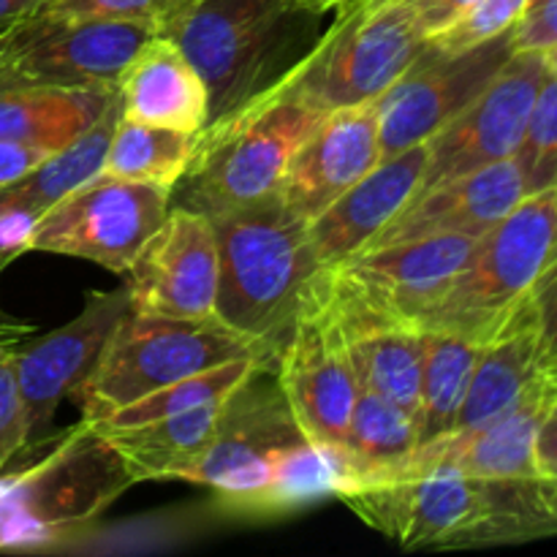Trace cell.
Listing matches in <instances>:
<instances>
[{"label":"cell","instance_id":"obj_1","mask_svg":"<svg viewBox=\"0 0 557 557\" xmlns=\"http://www.w3.org/2000/svg\"><path fill=\"white\" fill-rule=\"evenodd\" d=\"M210 221L221 261L215 319L250 337L275 364L305 286L324 270L310 245L308 221L277 194L218 212Z\"/></svg>","mask_w":557,"mask_h":557},{"label":"cell","instance_id":"obj_2","mask_svg":"<svg viewBox=\"0 0 557 557\" xmlns=\"http://www.w3.org/2000/svg\"><path fill=\"white\" fill-rule=\"evenodd\" d=\"M47 446L33 466L0 476V549L5 553L60 547L136 484L90 419L54 433Z\"/></svg>","mask_w":557,"mask_h":557},{"label":"cell","instance_id":"obj_3","mask_svg":"<svg viewBox=\"0 0 557 557\" xmlns=\"http://www.w3.org/2000/svg\"><path fill=\"white\" fill-rule=\"evenodd\" d=\"M321 114L272 82L199 131L194 158L172 188V205L212 218L277 194L294 152Z\"/></svg>","mask_w":557,"mask_h":557},{"label":"cell","instance_id":"obj_4","mask_svg":"<svg viewBox=\"0 0 557 557\" xmlns=\"http://www.w3.org/2000/svg\"><path fill=\"white\" fill-rule=\"evenodd\" d=\"M319 20L299 0H196L163 30L210 90V123L281 79L299 33Z\"/></svg>","mask_w":557,"mask_h":557},{"label":"cell","instance_id":"obj_5","mask_svg":"<svg viewBox=\"0 0 557 557\" xmlns=\"http://www.w3.org/2000/svg\"><path fill=\"white\" fill-rule=\"evenodd\" d=\"M557 253V185L525 196L476 239L471 259L417 330L451 332L490 343L536 286Z\"/></svg>","mask_w":557,"mask_h":557},{"label":"cell","instance_id":"obj_6","mask_svg":"<svg viewBox=\"0 0 557 557\" xmlns=\"http://www.w3.org/2000/svg\"><path fill=\"white\" fill-rule=\"evenodd\" d=\"M245 357L261 359L275 370L272 359L250 337L223 321L161 319L128 310L71 400L82 419L98 422L161 386Z\"/></svg>","mask_w":557,"mask_h":557},{"label":"cell","instance_id":"obj_7","mask_svg":"<svg viewBox=\"0 0 557 557\" xmlns=\"http://www.w3.org/2000/svg\"><path fill=\"white\" fill-rule=\"evenodd\" d=\"M335 498L403 549L471 547L509 539L490 490L446 462L411 460L400 471L351 479Z\"/></svg>","mask_w":557,"mask_h":557},{"label":"cell","instance_id":"obj_8","mask_svg":"<svg viewBox=\"0 0 557 557\" xmlns=\"http://www.w3.org/2000/svg\"><path fill=\"white\" fill-rule=\"evenodd\" d=\"M428 38L406 0H359L277 79L283 90L330 112L370 103L413 63Z\"/></svg>","mask_w":557,"mask_h":557},{"label":"cell","instance_id":"obj_9","mask_svg":"<svg viewBox=\"0 0 557 557\" xmlns=\"http://www.w3.org/2000/svg\"><path fill=\"white\" fill-rule=\"evenodd\" d=\"M250 375L226 403L210 446L180 479L212 490L221 504L250 515L281 511V487L286 468L302 451L299 430L281 386L261 384Z\"/></svg>","mask_w":557,"mask_h":557},{"label":"cell","instance_id":"obj_10","mask_svg":"<svg viewBox=\"0 0 557 557\" xmlns=\"http://www.w3.org/2000/svg\"><path fill=\"white\" fill-rule=\"evenodd\" d=\"M156 33L145 22L30 11L0 30V92L20 87H117L128 60Z\"/></svg>","mask_w":557,"mask_h":557},{"label":"cell","instance_id":"obj_11","mask_svg":"<svg viewBox=\"0 0 557 557\" xmlns=\"http://www.w3.org/2000/svg\"><path fill=\"white\" fill-rule=\"evenodd\" d=\"M169 188L101 172L38 218L30 253L71 256L92 261L114 275H125L141 245L169 215Z\"/></svg>","mask_w":557,"mask_h":557},{"label":"cell","instance_id":"obj_12","mask_svg":"<svg viewBox=\"0 0 557 557\" xmlns=\"http://www.w3.org/2000/svg\"><path fill=\"white\" fill-rule=\"evenodd\" d=\"M272 373L305 438L343 451L359 381L337 330L324 270L305 286Z\"/></svg>","mask_w":557,"mask_h":557},{"label":"cell","instance_id":"obj_13","mask_svg":"<svg viewBox=\"0 0 557 557\" xmlns=\"http://www.w3.org/2000/svg\"><path fill=\"white\" fill-rule=\"evenodd\" d=\"M511 54V30L462 52L424 44L395 85L375 98L381 161L424 145L493 82Z\"/></svg>","mask_w":557,"mask_h":557},{"label":"cell","instance_id":"obj_14","mask_svg":"<svg viewBox=\"0 0 557 557\" xmlns=\"http://www.w3.org/2000/svg\"><path fill=\"white\" fill-rule=\"evenodd\" d=\"M544 71H547L544 54H511L493 82L424 141L428 169L419 190L515 158L525 136Z\"/></svg>","mask_w":557,"mask_h":557},{"label":"cell","instance_id":"obj_15","mask_svg":"<svg viewBox=\"0 0 557 557\" xmlns=\"http://www.w3.org/2000/svg\"><path fill=\"white\" fill-rule=\"evenodd\" d=\"M131 310L128 288L90 292L85 308L60 330L14 346L16 384L27 424V457L54 438V413L90 375L103 346Z\"/></svg>","mask_w":557,"mask_h":557},{"label":"cell","instance_id":"obj_16","mask_svg":"<svg viewBox=\"0 0 557 557\" xmlns=\"http://www.w3.org/2000/svg\"><path fill=\"white\" fill-rule=\"evenodd\" d=\"M131 313L161 319H215L218 237L210 215L169 207V215L128 267Z\"/></svg>","mask_w":557,"mask_h":557},{"label":"cell","instance_id":"obj_17","mask_svg":"<svg viewBox=\"0 0 557 557\" xmlns=\"http://www.w3.org/2000/svg\"><path fill=\"white\" fill-rule=\"evenodd\" d=\"M476 239L446 234L362 248L330 270L364 302L417 326L468 264Z\"/></svg>","mask_w":557,"mask_h":557},{"label":"cell","instance_id":"obj_18","mask_svg":"<svg viewBox=\"0 0 557 557\" xmlns=\"http://www.w3.org/2000/svg\"><path fill=\"white\" fill-rule=\"evenodd\" d=\"M379 163L381 141L375 101L330 109L294 152L277 196L299 218L313 221Z\"/></svg>","mask_w":557,"mask_h":557},{"label":"cell","instance_id":"obj_19","mask_svg":"<svg viewBox=\"0 0 557 557\" xmlns=\"http://www.w3.org/2000/svg\"><path fill=\"white\" fill-rule=\"evenodd\" d=\"M528 196L520 163L515 158L484 166L479 172L446 180L419 190L395 221L386 223L364 248L406 243L422 237H482L504 221Z\"/></svg>","mask_w":557,"mask_h":557},{"label":"cell","instance_id":"obj_20","mask_svg":"<svg viewBox=\"0 0 557 557\" xmlns=\"http://www.w3.org/2000/svg\"><path fill=\"white\" fill-rule=\"evenodd\" d=\"M326 292L359 389L375 392L417 417L422 330L364 302L324 267Z\"/></svg>","mask_w":557,"mask_h":557},{"label":"cell","instance_id":"obj_21","mask_svg":"<svg viewBox=\"0 0 557 557\" xmlns=\"http://www.w3.org/2000/svg\"><path fill=\"white\" fill-rule=\"evenodd\" d=\"M428 169V145L384 158L359 183L308 221L310 245L321 267L341 264L359 253L397 212L419 194Z\"/></svg>","mask_w":557,"mask_h":557},{"label":"cell","instance_id":"obj_22","mask_svg":"<svg viewBox=\"0 0 557 557\" xmlns=\"http://www.w3.org/2000/svg\"><path fill=\"white\" fill-rule=\"evenodd\" d=\"M120 117L199 134L210 123V90L163 33L147 38L117 79Z\"/></svg>","mask_w":557,"mask_h":557},{"label":"cell","instance_id":"obj_23","mask_svg":"<svg viewBox=\"0 0 557 557\" xmlns=\"http://www.w3.org/2000/svg\"><path fill=\"white\" fill-rule=\"evenodd\" d=\"M542 370L536 321H533L528 302H522L515 315L506 321L504 330L493 341L484 343L471 384H468L466 400H462L449 435L471 433L509 411L525 395L528 386L542 375Z\"/></svg>","mask_w":557,"mask_h":557},{"label":"cell","instance_id":"obj_24","mask_svg":"<svg viewBox=\"0 0 557 557\" xmlns=\"http://www.w3.org/2000/svg\"><path fill=\"white\" fill-rule=\"evenodd\" d=\"M226 403L228 400L210 403L196 411L134 424V428L92 424L107 435L136 484L156 482V479H180L185 468L194 466L201 451L210 446L223 411H226Z\"/></svg>","mask_w":557,"mask_h":557},{"label":"cell","instance_id":"obj_25","mask_svg":"<svg viewBox=\"0 0 557 557\" xmlns=\"http://www.w3.org/2000/svg\"><path fill=\"white\" fill-rule=\"evenodd\" d=\"M117 98V87H20L0 92V139L63 150Z\"/></svg>","mask_w":557,"mask_h":557},{"label":"cell","instance_id":"obj_26","mask_svg":"<svg viewBox=\"0 0 557 557\" xmlns=\"http://www.w3.org/2000/svg\"><path fill=\"white\" fill-rule=\"evenodd\" d=\"M484 343L451 332L422 330V375H419V449L451 433L471 384ZM417 449V451H419Z\"/></svg>","mask_w":557,"mask_h":557},{"label":"cell","instance_id":"obj_27","mask_svg":"<svg viewBox=\"0 0 557 557\" xmlns=\"http://www.w3.org/2000/svg\"><path fill=\"white\" fill-rule=\"evenodd\" d=\"M417 449V417L375 392L359 389L343 444V457L351 468V479L400 471L413 460Z\"/></svg>","mask_w":557,"mask_h":557},{"label":"cell","instance_id":"obj_28","mask_svg":"<svg viewBox=\"0 0 557 557\" xmlns=\"http://www.w3.org/2000/svg\"><path fill=\"white\" fill-rule=\"evenodd\" d=\"M196 141H199V134H190V131L117 117L101 172L109 177L161 185L172 190L194 158Z\"/></svg>","mask_w":557,"mask_h":557},{"label":"cell","instance_id":"obj_29","mask_svg":"<svg viewBox=\"0 0 557 557\" xmlns=\"http://www.w3.org/2000/svg\"><path fill=\"white\" fill-rule=\"evenodd\" d=\"M117 117L120 98H114L112 107H109L107 112L96 120V125H90L79 139L65 145L63 150L52 152L41 166L33 169L27 177H22L20 183L9 185V188L3 190H9L11 196L22 199L25 205L36 207L38 212H47L54 201H60L65 194L79 188L82 183H87V180H92L96 174H101L103 158H107L109 139H112Z\"/></svg>","mask_w":557,"mask_h":557},{"label":"cell","instance_id":"obj_30","mask_svg":"<svg viewBox=\"0 0 557 557\" xmlns=\"http://www.w3.org/2000/svg\"><path fill=\"white\" fill-rule=\"evenodd\" d=\"M270 373L261 359L245 357L234 359V362L218 364V368L205 370V373L188 375L174 384L161 386V389L150 392V395L139 397V400L128 403L120 411L109 413L107 419H98L96 424H107V428H134V424L158 422V419L177 417V413L196 411L210 403H223L245 384L253 373Z\"/></svg>","mask_w":557,"mask_h":557},{"label":"cell","instance_id":"obj_31","mask_svg":"<svg viewBox=\"0 0 557 557\" xmlns=\"http://www.w3.org/2000/svg\"><path fill=\"white\" fill-rule=\"evenodd\" d=\"M515 161L520 163L528 196L557 185V71L553 69L544 71Z\"/></svg>","mask_w":557,"mask_h":557},{"label":"cell","instance_id":"obj_32","mask_svg":"<svg viewBox=\"0 0 557 557\" xmlns=\"http://www.w3.org/2000/svg\"><path fill=\"white\" fill-rule=\"evenodd\" d=\"M528 3L531 0H476L451 25L430 36L428 44L446 49V52H462V49L493 41V38L504 36L515 27Z\"/></svg>","mask_w":557,"mask_h":557},{"label":"cell","instance_id":"obj_33","mask_svg":"<svg viewBox=\"0 0 557 557\" xmlns=\"http://www.w3.org/2000/svg\"><path fill=\"white\" fill-rule=\"evenodd\" d=\"M194 3L196 0H38L33 11H54V14L87 16V20L145 22L163 33Z\"/></svg>","mask_w":557,"mask_h":557},{"label":"cell","instance_id":"obj_34","mask_svg":"<svg viewBox=\"0 0 557 557\" xmlns=\"http://www.w3.org/2000/svg\"><path fill=\"white\" fill-rule=\"evenodd\" d=\"M27 457V424L16 384L14 346H0V476Z\"/></svg>","mask_w":557,"mask_h":557},{"label":"cell","instance_id":"obj_35","mask_svg":"<svg viewBox=\"0 0 557 557\" xmlns=\"http://www.w3.org/2000/svg\"><path fill=\"white\" fill-rule=\"evenodd\" d=\"M525 302L531 308L533 321H536L542 368H547L557 357V253L547 264V270L539 275L536 286L531 288Z\"/></svg>","mask_w":557,"mask_h":557},{"label":"cell","instance_id":"obj_36","mask_svg":"<svg viewBox=\"0 0 557 557\" xmlns=\"http://www.w3.org/2000/svg\"><path fill=\"white\" fill-rule=\"evenodd\" d=\"M41 215L44 212H38L36 207L25 205L9 190H0V261L5 267L22 253H30L33 228Z\"/></svg>","mask_w":557,"mask_h":557},{"label":"cell","instance_id":"obj_37","mask_svg":"<svg viewBox=\"0 0 557 557\" xmlns=\"http://www.w3.org/2000/svg\"><path fill=\"white\" fill-rule=\"evenodd\" d=\"M557 44V0H536L528 3L520 20L511 27L515 52L544 54Z\"/></svg>","mask_w":557,"mask_h":557},{"label":"cell","instance_id":"obj_38","mask_svg":"<svg viewBox=\"0 0 557 557\" xmlns=\"http://www.w3.org/2000/svg\"><path fill=\"white\" fill-rule=\"evenodd\" d=\"M52 152L49 147L30 145V141L20 139H0V190L9 188V185L20 183L22 177L33 172V169L41 166Z\"/></svg>","mask_w":557,"mask_h":557},{"label":"cell","instance_id":"obj_39","mask_svg":"<svg viewBox=\"0 0 557 557\" xmlns=\"http://www.w3.org/2000/svg\"><path fill=\"white\" fill-rule=\"evenodd\" d=\"M536 471L557 509V395L536 435Z\"/></svg>","mask_w":557,"mask_h":557},{"label":"cell","instance_id":"obj_40","mask_svg":"<svg viewBox=\"0 0 557 557\" xmlns=\"http://www.w3.org/2000/svg\"><path fill=\"white\" fill-rule=\"evenodd\" d=\"M406 3L411 5L413 16H417L419 30L424 33V38H430L444 30L446 25H451L476 0H406Z\"/></svg>","mask_w":557,"mask_h":557},{"label":"cell","instance_id":"obj_41","mask_svg":"<svg viewBox=\"0 0 557 557\" xmlns=\"http://www.w3.org/2000/svg\"><path fill=\"white\" fill-rule=\"evenodd\" d=\"M33 335H36V326L14 319V315L0 308V346H16V343L27 341Z\"/></svg>","mask_w":557,"mask_h":557},{"label":"cell","instance_id":"obj_42","mask_svg":"<svg viewBox=\"0 0 557 557\" xmlns=\"http://www.w3.org/2000/svg\"><path fill=\"white\" fill-rule=\"evenodd\" d=\"M38 5V0H0V30L16 22L20 16L30 14Z\"/></svg>","mask_w":557,"mask_h":557},{"label":"cell","instance_id":"obj_43","mask_svg":"<svg viewBox=\"0 0 557 557\" xmlns=\"http://www.w3.org/2000/svg\"><path fill=\"white\" fill-rule=\"evenodd\" d=\"M299 3L305 5L308 11H313V14H330V11H343L348 9V5L359 3V0H299Z\"/></svg>","mask_w":557,"mask_h":557},{"label":"cell","instance_id":"obj_44","mask_svg":"<svg viewBox=\"0 0 557 557\" xmlns=\"http://www.w3.org/2000/svg\"><path fill=\"white\" fill-rule=\"evenodd\" d=\"M544 63H547V69L557 71V44L553 49H547V52H544Z\"/></svg>","mask_w":557,"mask_h":557},{"label":"cell","instance_id":"obj_45","mask_svg":"<svg viewBox=\"0 0 557 557\" xmlns=\"http://www.w3.org/2000/svg\"><path fill=\"white\" fill-rule=\"evenodd\" d=\"M544 373H547L549 381H555V384H557V357L547 364V368H544Z\"/></svg>","mask_w":557,"mask_h":557},{"label":"cell","instance_id":"obj_46","mask_svg":"<svg viewBox=\"0 0 557 557\" xmlns=\"http://www.w3.org/2000/svg\"><path fill=\"white\" fill-rule=\"evenodd\" d=\"M5 270V264H3V261H0V272H3Z\"/></svg>","mask_w":557,"mask_h":557},{"label":"cell","instance_id":"obj_47","mask_svg":"<svg viewBox=\"0 0 557 557\" xmlns=\"http://www.w3.org/2000/svg\"><path fill=\"white\" fill-rule=\"evenodd\" d=\"M531 3H536V0H531Z\"/></svg>","mask_w":557,"mask_h":557}]
</instances>
